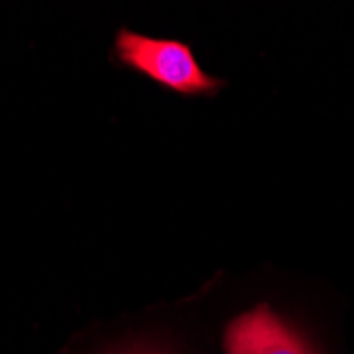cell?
Returning <instances> with one entry per match:
<instances>
[{
    "label": "cell",
    "mask_w": 354,
    "mask_h": 354,
    "mask_svg": "<svg viewBox=\"0 0 354 354\" xmlns=\"http://www.w3.org/2000/svg\"><path fill=\"white\" fill-rule=\"evenodd\" d=\"M115 49L125 66L180 95H212L225 83L210 77L180 41L153 39L132 30H119Z\"/></svg>",
    "instance_id": "1"
},
{
    "label": "cell",
    "mask_w": 354,
    "mask_h": 354,
    "mask_svg": "<svg viewBox=\"0 0 354 354\" xmlns=\"http://www.w3.org/2000/svg\"><path fill=\"white\" fill-rule=\"evenodd\" d=\"M225 354H318L314 346L270 306L236 316L223 333Z\"/></svg>",
    "instance_id": "2"
}]
</instances>
